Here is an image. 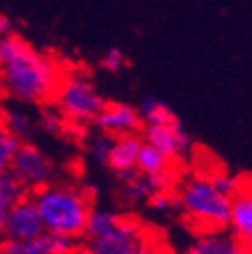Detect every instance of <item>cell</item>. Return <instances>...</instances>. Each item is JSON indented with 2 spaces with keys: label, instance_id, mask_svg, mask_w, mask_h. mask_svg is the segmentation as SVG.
<instances>
[{
  "label": "cell",
  "instance_id": "obj_6",
  "mask_svg": "<svg viewBox=\"0 0 252 254\" xmlns=\"http://www.w3.org/2000/svg\"><path fill=\"white\" fill-rule=\"evenodd\" d=\"M8 170L26 188L28 194L53 184L57 174V166L53 162V157L30 141H22L16 147Z\"/></svg>",
  "mask_w": 252,
  "mask_h": 254
},
{
  "label": "cell",
  "instance_id": "obj_19",
  "mask_svg": "<svg viewBox=\"0 0 252 254\" xmlns=\"http://www.w3.org/2000/svg\"><path fill=\"white\" fill-rule=\"evenodd\" d=\"M117 218H119L117 212L93 208V210L89 212V218H87V226H85L83 238L89 240V238H97V236L105 234V232L115 224V222H117Z\"/></svg>",
  "mask_w": 252,
  "mask_h": 254
},
{
  "label": "cell",
  "instance_id": "obj_13",
  "mask_svg": "<svg viewBox=\"0 0 252 254\" xmlns=\"http://www.w3.org/2000/svg\"><path fill=\"white\" fill-rule=\"evenodd\" d=\"M192 250L194 254H250V250L226 230L200 234Z\"/></svg>",
  "mask_w": 252,
  "mask_h": 254
},
{
  "label": "cell",
  "instance_id": "obj_9",
  "mask_svg": "<svg viewBox=\"0 0 252 254\" xmlns=\"http://www.w3.org/2000/svg\"><path fill=\"white\" fill-rule=\"evenodd\" d=\"M93 125L111 137L125 135V133H137L143 127L137 107L129 103H105L101 113L93 121Z\"/></svg>",
  "mask_w": 252,
  "mask_h": 254
},
{
  "label": "cell",
  "instance_id": "obj_1",
  "mask_svg": "<svg viewBox=\"0 0 252 254\" xmlns=\"http://www.w3.org/2000/svg\"><path fill=\"white\" fill-rule=\"evenodd\" d=\"M63 79L57 63L16 33L0 37V93L24 103L41 105L53 99Z\"/></svg>",
  "mask_w": 252,
  "mask_h": 254
},
{
  "label": "cell",
  "instance_id": "obj_8",
  "mask_svg": "<svg viewBox=\"0 0 252 254\" xmlns=\"http://www.w3.org/2000/svg\"><path fill=\"white\" fill-rule=\"evenodd\" d=\"M45 232L41 214L30 198V194H26L24 198H20L18 202H14L6 214V222H4V236L8 240H30L37 238Z\"/></svg>",
  "mask_w": 252,
  "mask_h": 254
},
{
  "label": "cell",
  "instance_id": "obj_18",
  "mask_svg": "<svg viewBox=\"0 0 252 254\" xmlns=\"http://www.w3.org/2000/svg\"><path fill=\"white\" fill-rule=\"evenodd\" d=\"M137 113L141 117V125H157V123H166L176 119V113L172 111V107L155 97H147L137 105Z\"/></svg>",
  "mask_w": 252,
  "mask_h": 254
},
{
  "label": "cell",
  "instance_id": "obj_10",
  "mask_svg": "<svg viewBox=\"0 0 252 254\" xmlns=\"http://www.w3.org/2000/svg\"><path fill=\"white\" fill-rule=\"evenodd\" d=\"M77 240H69L51 232H43L30 240H0V254H69L77 248Z\"/></svg>",
  "mask_w": 252,
  "mask_h": 254
},
{
  "label": "cell",
  "instance_id": "obj_16",
  "mask_svg": "<svg viewBox=\"0 0 252 254\" xmlns=\"http://www.w3.org/2000/svg\"><path fill=\"white\" fill-rule=\"evenodd\" d=\"M172 166H174V162L170 160L166 153H162L160 149L153 147L147 141L141 143V149H139V155H137V164H135L139 174H145V176L170 174Z\"/></svg>",
  "mask_w": 252,
  "mask_h": 254
},
{
  "label": "cell",
  "instance_id": "obj_17",
  "mask_svg": "<svg viewBox=\"0 0 252 254\" xmlns=\"http://www.w3.org/2000/svg\"><path fill=\"white\" fill-rule=\"evenodd\" d=\"M2 127L22 143V141H28L30 135L35 133L37 123L33 117H30V113H26L22 109H6Z\"/></svg>",
  "mask_w": 252,
  "mask_h": 254
},
{
  "label": "cell",
  "instance_id": "obj_14",
  "mask_svg": "<svg viewBox=\"0 0 252 254\" xmlns=\"http://www.w3.org/2000/svg\"><path fill=\"white\" fill-rule=\"evenodd\" d=\"M172 190V172L170 174H157V176H145L139 174L131 184L125 186V194L131 202H143L147 204L153 196Z\"/></svg>",
  "mask_w": 252,
  "mask_h": 254
},
{
  "label": "cell",
  "instance_id": "obj_21",
  "mask_svg": "<svg viewBox=\"0 0 252 254\" xmlns=\"http://www.w3.org/2000/svg\"><path fill=\"white\" fill-rule=\"evenodd\" d=\"M18 145H20V141L12 133H8L2 125H0V172H4V170L10 168L12 155H14Z\"/></svg>",
  "mask_w": 252,
  "mask_h": 254
},
{
  "label": "cell",
  "instance_id": "obj_15",
  "mask_svg": "<svg viewBox=\"0 0 252 254\" xmlns=\"http://www.w3.org/2000/svg\"><path fill=\"white\" fill-rule=\"evenodd\" d=\"M26 194H28L26 188L10 174V170L0 172V240L4 236V222L10 206L20 198H24Z\"/></svg>",
  "mask_w": 252,
  "mask_h": 254
},
{
  "label": "cell",
  "instance_id": "obj_25",
  "mask_svg": "<svg viewBox=\"0 0 252 254\" xmlns=\"http://www.w3.org/2000/svg\"><path fill=\"white\" fill-rule=\"evenodd\" d=\"M14 33V20L6 14H0V37H6Z\"/></svg>",
  "mask_w": 252,
  "mask_h": 254
},
{
  "label": "cell",
  "instance_id": "obj_3",
  "mask_svg": "<svg viewBox=\"0 0 252 254\" xmlns=\"http://www.w3.org/2000/svg\"><path fill=\"white\" fill-rule=\"evenodd\" d=\"M180 210L186 220L200 234L220 232L228 228L230 218V196L220 192L210 176H192L188 178L178 190Z\"/></svg>",
  "mask_w": 252,
  "mask_h": 254
},
{
  "label": "cell",
  "instance_id": "obj_4",
  "mask_svg": "<svg viewBox=\"0 0 252 254\" xmlns=\"http://www.w3.org/2000/svg\"><path fill=\"white\" fill-rule=\"evenodd\" d=\"M53 101L63 119L79 127L95 121V117L107 103L99 89L95 87V83H93V79L83 71L63 75L53 95Z\"/></svg>",
  "mask_w": 252,
  "mask_h": 254
},
{
  "label": "cell",
  "instance_id": "obj_12",
  "mask_svg": "<svg viewBox=\"0 0 252 254\" xmlns=\"http://www.w3.org/2000/svg\"><path fill=\"white\" fill-rule=\"evenodd\" d=\"M143 137L139 133H125V135H117L113 137L111 143V151H109V160L107 166L117 174L123 170H131L137 164V155L141 149Z\"/></svg>",
  "mask_w": 252,
  "mask_h": 254
},
{
  "label": "cell",
  "instance_id": "obj_5",
  "mask_svg": "<svg viewBox=\"0 0 252 254\" xmlns=\"http://www.w3.org/2000/svg\"><path fill=\"white\" fill-rule=\"evenodd\" d=\"M89 254H162L139 220L119 214L115 224L101 236L89 238L83 246Z\"/></svg>",
  "mask_w": 252,
  "mask_h": 254
},
{
  "label": "cell",
  "instance_id": "obj_24",
  "mask_svg": "<svg viewBox=\"0 0 252 254\" xmlns=\"http://www.w3.org/2000/svg\"><path fill=\"white\" fill-rule=\"evenodd\" d=\"M61 121H65V119L59 115V111H55V113L47 111V113L41 117V125L45 127L47 131H61Z\"/></svg>",
  "mask_w": 252,
  "mask_h": 254
},
{
  "label": "cell",
  "instance_id": "obj_27",
  "mask_svg": "<svg viewBox=\"0 0 252 254\" xmlns=\"http://www.w3.org/2000/svg\"><path fill=\"white\" fill-rule=\"evenodd\" d=\"M69 254H89V252H87L83 246H77V248H75L73 252H69Z\"/></svg>",
  "mask_w": 252,
  "mask_h": 254
},
{
  "label": "cell",
  "instance_id": "obj_23",
  "mask_svg": "<svg viewBox=\"0 0 252 254\" xmlns=\"http://www.w3.org/2000/svg\"><path fill=\"white\" fill-rule=\"evenodd\" d=\"M125 65H127V59H125V53L117 47H111L107 49V53L103 55L101 59V67L109 73H119L125 69Z\"/></svg>",
  "mask_w": 252,
  "mask_h": 254
},
{
  "label": "cell",
  "instance_id": "obj_22",
  "mask_svg": "<svg viewBox=\"0 0 252 254\" xmlns=\"http://www.w3.org/2000/svg\"><path fill=\"white\" fill-rule=\"evenodd\" d=\"M147 206L155 212H172V210H180V200H178V194L174 192V190H168V192H162L153 196Z\"/></svg>",
  "mask_w": 252,
  "mask_h": 254
},
{
  "label": "cell",
  "instance_id": "obj_28",
  "mask_svg": "<svg viewBox=\"0 0 252 254\" xmlns=\"http://www.w3.org/2000/svg\"><path fill=\"white\" fill-rule=\"evenodd\" d=\"M172 254H194V250L188 248V250H180V252H172Z\"/></svg>",
  "mask_w": 252,
  "mask_h": 254
},
{
  "label": "cell",
  "instance_id": "obj_2",
  "mask_svg": "<svg viewBox=\"0 0 252 254\" xmlns=\"http://www.w3.org/2000/svg\"><path fill=\"white\" fill-rule=\"evenodd\" d=\"M30 198H33L41 214L45 232L69 240L83 238L89 212L93 210L89 194L85 190L73 184L53 182L30 192Z\"/></svg>",
  "mask_w": 252,
  "mask_h": 254
},
{
  "label": "cell",
  "instance_id": "obj_11",
  "mask_svg": "<svg viewBox=\"0 0 252 254\" xmlns=\"http://www.w3.org/2000/svg\"><path fill=\"white\" fill-rule=\"evenodd\" d=\"M228 230L244 246H252V188L244 184L230 200Z\"/></svg>",
  "mask_w": 252,
  "mask_h": 254
},
{
  "label": "cell",
  "instance_id": "obj_20",
  "mask_svg": "<svg viewBox=\"0 0 252 254\" xmlns=\"http://www.w3.org/2000/svg\"><path fill=\"white\" fill-rule=\"evenodd\" d=\"M111 143H113V137L99 131L95 137L89 139V153L91 157L95 160L97 164L101 166H107V160H109V151H111Z\"/></svg>",
  "mask_w": 252,
  "mask_h": 254
},
{
  "label": "cell",
  "instance_id": "obj_7",
  "mask_svg": "<svg viewBox=\"0 0 252 254\" xmlns=\"http://www.w3.org/2000/svg\"><path fill=\"white\" fill-rule=\"evenodd\" d=\"M141 137H143V141L151 143L162 153H166L174 164L178 160H184V157L192 151V137L184 129V125L180 123L178 117L172 121H166V123L141 127Z\"/></svg>",
  "mask_w": 252,
  "mask_h": 254
},
{
  "label": "cell",
  "instance_id": "obj_26",
  "mask_svg": "<svg viewBox=\"0 0 252 254\" xmlns=\"http://www.w3.org/2000/svg\"><path fill=\"white\" fill-rule=\"evenodd\" d=\"M4 115H6V105H4V99H2V93H0V125L4 123Z\"/></svg>",
  "mask_w": 252,
  "mask_h": 254
}]
</instances>
